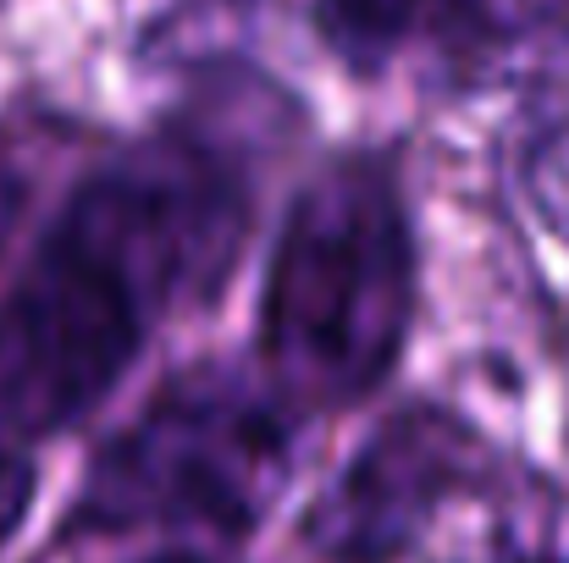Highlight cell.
<instances>
[{
    "label": "cell",
    "mask_w": 569,
    "mask_h": 563,
    "mask_svg": "<svg viewBox=\"0 0 569 563\" xmlns=\"http://www.w3.org/2000/svg\"><path fill=\"white\" fill-rule=\"evenodd\" d=\"M415 227L381 161H338L305 188L260 288V365L293 409H349L403 360L415 326Z\"/></svg>",
    "instance_id": "obj_2"
},
{
    "label": "cell",
    "mask_w": 569,
    "mask_h": 563,
    "mask_svg": "<svg viewBox=\"0 0 569 563\" xmlns=\"http://www.w3.org/2000/svg\"><path fill=\"white\" fill-rule=\"evenodd\" d=\"M293 403L227 365H199L94 453L72 503L78 531L249 536L293 475Z\"/></svg>",
    "instance_id": "obj_3"
},
{
    "label": "cell",
    "mask_w": 569,
    "mask_h": 563,
    "mask_svg": "<svg viewBox=\"0 0 569 563\" xmlns=\"http://www.w3.org/2000/svg\"><path fill=\"white\" fill-rule=\"evenodd\" d=\"M321 33L355 67H387L409 50L487 61L569 22V0H316Z\"/></svg>",
    "instance_id": "obj_5"
},
{
    "label": "cell",
    "mask_w": 569,
    "mask_h": 563,
    "mask_svg": "<svg viewBox=\"0 0 569 563\" xmlns=\"http://www.w3.org/2000/svg\"><path fill=\"white\" fill-rule=\"evenodd\" d=\"M243 232V167L189 128L89 172L0 299V436L89 420L178 310L216 299Z\"/></svg>",
    "instance_id": "obj_1"
},
{
    "label": "cell",
    "mask_w": 569,
    "mask_h": 563,
    "mask_svg": "<svg viewBox=\"0 0 569 563\" xmlns=\"http://www.w3.org/2000/svg\"><path fill=\"white\" fill-rule=\"evenodd\" d=\"M22 210H28V167H22L17 144L0 133V249H6L11 227L22 221Z\"/></svg>",
    "instance_id": "obj_7"
},
{
    "label": "cell",
    "mask_w": 569,
    "mask_h": 563,
    "mask_svg": "<svg viewBox=\"0 0 569 563\" xmlns=\"http://www.w3.org/2000/svg\"><path fill=\"white\" fill-rule=\"evenodd\" d=\"M144 563H210V559H193V553H161V559H144Z\"/></svg>",
    "instance_id": "obj_8"
},
{
    "label": "cell",
    "mask_w": 569,
    "mask_h": 563,
    "mask_svg": "<svg viewBox=\"0 0 569 563\" xmlns=\"http://www.w3.org/2000/svg\"><path fill=\"white\" fill-rule=\"evenodd\" d=\"M33 492H39L33 459H28L11 436H0V547L22 531V520H28V509H33Z\"/></svg>",
    "instance_id": "obj_6"
},
{
    "label": "cell",
    "mask_w": 569,
    "mask_h": 563,
    "mask_svg": "<svg viewBox=\"0 0 569 563\" xmlns=\"http://www.w3.org/2000/svg\"><path fill=\"white\" fill-rule=\"evenodd\" d=\"M465 475V436L448 414H398L316 497L305 542L332 563H392Z\"/></svg>",
    "instance_id": "obj_4"
}]
</instances>
